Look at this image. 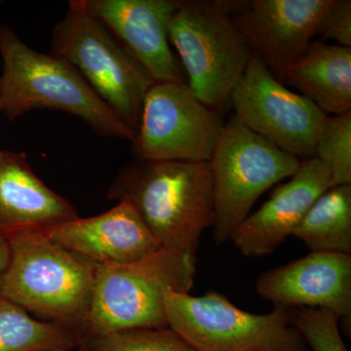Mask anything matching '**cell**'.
Wrapping results in <instances>:
<instances>
[{"label": "cell", "mask_w": 351, "mask_h": 351, "mask_svg": "<svg viewBox=\"0 0 351 351\" xmlns=\"http://www.w3.org/2000/svg\"><path fill=\"white\" fill-rule=\"evenodd\" d=\"M108 195L127 201L162 248L196 257L201 235L213 226V178L209 161L137 159L120 171Z\"/></svg>", "instance_id": "obj_1"}, {"label": "cell", "mask_w": 351, "mask_h": 351, "mask_svg": "<svg viewBox=\"0 0 351 351\" xmlns=\"http://www.w3.org/2000/svg\"><path fill=\"white\" fill-rule=\"evenodd\" d=\"M7 239L12 256L0 297L85 338L96 263L53 241L44 230H24Z\"/></svg>", "instance_id": "obj_2"}, {"label": "cell", "mask_w": 351, "mask_h": 351, "mask_svg": "<svg viewBox=\"0 0 351 351\" xmlns=\"http://www.w3.org/2000/svg\"><path fill=\"white\" fill-rule=\"evenodd\" d=\"M0 104L10 121L36 108L59 110L84 120L103 137L135 140L137 132L115 114L71 64L32 49L4 25H0Z\"/></svg>", "instance_id": "obj_3"}, {"label": "cell", "mask_w": 351, "mask_h": 351, "mask_svg": "<svg viewBox=\"0 0 351 351\" xmlns=\"http://www.w3.org/2000/svg\"><path fill=\"white\" fill-rule=\"evenodd\" d=\"M196 257L160 248L122 265H97L93 301L85 339L135 329L167 328L165 300L189 293Z\"/></svg>", "instance_id": "obj_4"}, {"label": "cell", "mask_w": 351, "mask_h": 351, "mask_svg": "<svg viewBox=\"0 0 351 351\" xmlns=\"http://www.w3.org/2000/svg\"><path fill=\"white\" fill-rule=\"evenodd\" d=\"M232 1L180 0L169 40L179 54L186 83L207 107L223 112L253 52L233 22Z\"/></svg>", "instance_id": "obj_5"}, {"label": "cell", "mask_w": 351, "mask_h": 351, "mask_svg": "<svg viewBox=\"0 0 351 351\" xmlns=\"http://www.w3.org/2000/svg\"><path fill=\"white\" fill-rule=\"evenodd\" d=\"M50 54L71 64L115 114L138 131L145 95L156 82L82 0L69 1L53 32Z\"/></svg>", "instance_id": "obj_6"}, {"label": "cell", "mask_w": 351, "mask_h": 351, "mask_svg": "<svg viewBox=\"0 0 351 351\" xmlns=\"http://www.w3.org/2000/svg\"><path fill=\"white\" fill-rule=\"evenodd\" d=\"M290 309L274 306L270 313H247L217 292L200 297L170 293L165 300L168 327L196 351L308 350Z\"/></svg>", "instance_id": "obj_7"}, {"label": "cell", "mask_w": 351, "mask_h": 351, "mask_svg": "<svg viewBox=\"0 0 351 351\" xmlns=\"http://www.w3.org/2000/svg\"><path fill=\"white\" fill-rule=\"evenodd\" d=\"M302 160L254 133L235 115L226 122L209 163L213 178L214 239L226 244L265 191L299 169Z\"/></svg>", "instance_id": "obj_8"}, {"label": "cell", "mask_w": 351, "mask_h": 351, "mask_svg": "<svg viewBox=\"0 0 351 351\" xmlns=\"http://www.w3.org/2000/svg\"><path fill=\"white\" fill-rule=\"evenodd\" d=\"M225 124L186 83L154 82L143 104L134 154L147 161L206 162Z\"/></svg>", "instance_id": "obj_9"}, {"label": "cell", "mask_w": 351, "mask_h": 351, "mask_svg": "<svg viewBox=\"0 0 351 351\" xmlns=\"http://www.w3.org/2000/svg\"><path fill=\"white\" fill-rule=\"evenodd\" d=\"M230 103L241 123L281 151L300 160L314 157L328 115L287 89L254 53Z\"/></svg>", "instance_id": "obj_10"}, {"label": "cell", "mask_w": 351, "mask_h": 351, "mask_svg": "<svg viewBox=\"0 0 351 351\" xmlns=\"http://www.w3.org/2000/svg\"><path fill=\"white\" fill-rule=\"evenodd\" d=\"M334 0L234 1L233 22L279 82L317 34Z\"/></svg>", "instance_id": "obj_11"}, {"label": "cell", "mask_w": 351, "mask_h": 351, "mask_svg": "<svg viewBox=\"0 0 351 351\" xmlns=\"http://www.w3.org/2000/svg\"><path fill=\"white\" fill-rule=\"evenodd\" d=\"M180 0H82L85 9L135 58L156 82L186 83L169 46ZM188 84V83H186Z\"/></svg>", "instance_id": "obj_12"}, {"label": "cell", "mask_w": 351, "mask_h": 351, "mask_svg": "<svg viewBox=\"0 0 351 351\" xmlns=\"http://www.w3.org/2000/svg\"><path fill=\"white\" fill-rule=\"evenodd\" d=\"M256 291L274 306L313 307L351 317V255L311 252L258 276Z\"/></svg>", "instance_id": "obj_13"}, {"label": "cell", "mask_w": 351, "mask_h": 351, "mask_svg": "<svg viewBox=\"0 0 351 351\" xmlns=\"http://www.w3.org/2000/svg\"><path fill=\"white\" fill-rule=\"evenodd\" d=\"M330 188L326 164L316 157L302 160L290 181L277 186L269 199L244 219L232 241L246 257L270 255L292 237L309 208Z\"/></svg>", "instance_id": "obj_14"}, {"label": "cell", "mask_w": 351, "mask_h": 351, "mask_svg": "<svg viewBox=\"0 0 351 351\" xmlns=\"http://www.w3.org/2000/svg\"><path fill=\"white\" fill-rule=\"evenodd\" d=\"M53 241L96 265L137 262L162 248L127 201L91 218H77L44 230Z\"/></svg>", "instance_id": "obj_15"}, {"label": "cell", "mask_w": 351, "mask_h": 351, "mask_svg": "<svg viewBox=\"0 0 351 351\" xmlns=\"http://www.w3.org/2000/svg\"><path fill=\"white\" fill-rule=\"evenodd\" d=\"M77 217L66 198L34 174L25 154L0 149V234L49 230Z\"/></svg>", "instance_id": "obj_16"}, {"label": "cell", "mask_w": 351, "mask_h": 351, "mask_svg": "<svg viewBox=\"0 0 351 351\" xmlns=\"http://www.w3.org/2000/svg\"><path fill=\"white\" fill-rule=\"evenodd\" d=\"M281 82L298 89L327 115L350 112L351 48L313 40Z\"/></svg>", "instance_id": "obj_17"}, {"label": "cell", "mask_w": 351, "mask_h": 351, "mask_svg": "<svg viewBox=\"0 0 351 351\" xmlns=\"http://www.w3.org/2000/svg\"><path fill=\"white\" fill-rule=\"evenodd\" d=\"M292 237L311 252L351 255V184L327 189L309 208Z\"/></svg>", "instance_id": "obj_18"}, {"label": "cell", "mask_w": 351, "mask_h": 351, "mask_svg": "<svg viewBox=\"0 0 351 351\" xmlns=\"http://www.w3.org/2000/svg\"><path fill=\"white\" fill-rule=\"evenodd\" d=\"M84 336L75 329L34 317L0 297V351L77 350Z\"/></svg>", "instance_id": "obj_19"}, {"label": "cell", "mask_w": 351, "mask_h": 351, "mask_svg": "<svg viewBox=\"0 0 351 351\" xmlns=\"http://www.w3.org/2000/svg\"><path fill=\"white\" fill-rule=\"evenodd\" d=\"M314 157L326 164L332 186L351 184V112L328 115Z\"/></svg>", "instance_id": "obj_20"}, {"label": "cell", "mask_w": 351, "mask_h": 351, "mask_svg": "<svg viewBox=\"0 0 351 351\" xmlns=\"http://www.w3.org/2000/svg\"><path fill=\"white\" fill-rule=\"evenodd\" d=\"M86 351H196L171 328L127 330L85 339Z\"/></svg>", "instance_id": "obj_21"}, {"label": "cell", "mask_w": 351, "mask_h": 351, "mask_svg": "<svg viewBox=\"0 0 351 351\" xmlns=\"http://www.w3.org/2000/svg\"><path fill=\"white\" fill-rule=\"evenodd\" d=\"M291 319L311 351H348L336 313L324 308L292 307Z\"/></svg>", "instance_id": "obj_22"}, {"label": "cell", "mask_w": 351, "mask_h": 351, "mask_svg": "<svg viewBox=\"0 0 351 351\" xmlns=\"http://www.w3.org/2000/svg\"><path fill=\"white\" fill-rule=\"evenodd\" d=\"M316 36L323 40H335L339 46L351 48L350 0H334L321 20Z\"/></svg>", "instance_id": "obj_23"}, {"label": "cell", "mask_w": 351, "mask_h": 351, "mask_svg": "<svg viewBox=\"0 0 351 351\" xmlns=\"http://www.w3.org/2000/svg\"><path fill=\"white\" fill-rule=\"evenodd\" d=\"M11 246L7 237L0 234V291L11 262Z\"/></svg>", "instance_id": "obj_24"}, {"label": "cell", "mask_w": 351, "mask_h": 351, "mask_svg": "<svg viewBox=\"0 0 351 351\" xmlns=\"http://www.w3.org/2000/svg\"><path fill=\"white\" fill-rule=\"evenodd\" d=\"M58 351H86L84 350V348H83V346L82 348H77V350H58Z\"/></svg>", "instance_id": "obj_25"}, {"label": "cell", "mask_w": 351, "mask_h": 351, "mask_svg": "<svg viewBox=\"0 0 351 351\" xmlns=\"http://www.w3.org/2000/svg\"><path fill=\"white\" fill-rule=\"evenodd\" d=\"M0 112H2L1 104H0Z\"/></svg>", "instance_id": "obj_26"}, {"label": "cell", "mask_w": 351, "mask_h": 351, "mask_svg": "<svg viewBox=\"0 0 351 351\" xmlns=\"http://www.w3.org/2000/svg\"><path fill=\"white\" fill-rule=\"evenodd\" d=\"M306 351H311V350H306Z\"/></svg>", "instance_id": "obj_27"}]
</instances>
